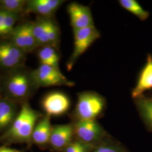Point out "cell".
<instances>
[{"label": "cell", "instance_id": "7a4b0ae2", "mask_svg": "<svg viewBox=\"0 0 152 152\" xmlns=\"http://www.w3.org/2000/svg\"><path fill=\"white\" fill-rule=\"evenodd\" d=\"M39 114L24 104L8 131V135L19 141H27L32 136Z\"/></svg>", "mask_w": 152, "mask_h": 152}, {"label": "cell", "instance_id": "d4e9b609", "mask_svg": "<svg viewBox=\"0 0 152 152\" xmlns=\"http://www.w3.org/2000/svg\"><path fill=\"white\" fill-rule=\"evenodd\" d=\"M88 151V147L85 144H82L81 147L77 152H87Z\"/></svg>", "mask_w": 152, "mask_h": 152}, {"label": "cell", "instance_id": "6da1fadb", "mask_svg": "<svg viewBox=\"0 0 152 152\" xmlns=\"http://www.w3.org/2000/svg\"><path fill=\"white\" fill-rule=\"evenodd\" d=\"M2 85L8 98L14 101L26 99L36 88L32 72H29L21 67L12 69L6 75Z\"/></svg>", "mask_w": 152, "mask_h": 152}, {"label": "cell", "instance_id": "7402d4cb", "mask_svg": "<svg viewBox=\"0 0 152 152\" xmlns=\"http://www.w3.org/2000/svg\"><path fill=\"white\" fill-rule=\"evenodd\" d=\"M82 144H83L77 142L71 144L67 147L66 149V152H77L81 147Z\"/></svg>", "mask_w": 152, "mask_h": 152}, {"label": "cell", "instance_id": "5bb4252c", "mask_svg": "<svg viewBox=\"0 0 152 152\" xmlns=\"http://www.w3.org/2000/svg\"><path fill=\"white\" fill-rule=\"evenodd\" d=\"M50 20L51 19L50 18L45 17L40 18L36 22L32 23L33 34L38 46L44 47L50 46L49 27Z\"/></svg>", "mask_w": 152, "mask_h": 152}, {"label": "cell", "instance_id": "ac0fdd59", "mask_svg": "<svg viewBox=\"0 0 152 152\" xmlns=\"http://www.w3.org/2000/svg\"><path fill=\"white\" fill-rule=\"evenodd\" d=\"M119 3L122 7L142 21L146 20L149 16V12L145 10L135 0H120Z\"/></svg>", "mask_w": 152, "mask_h": 152}, {"label": "cell", "instance_id": "d6986e66", "mask_svg": "<svg viewBox=\"0 0 152 152\" xmlns=\"http://www.w3.org/2000/svg\"><path fill=\"white\" fill-rule=\"evenodd\" d=\"M27 2L24 0H1L0 10L18 15L26 7Z\"/></svg>", "mask_w": 152, "mask_h": 152}, {"label": "cell", "instance_id": "cb8c5ba5", "mask_svg": "<svg viewBox=\"0 0 152 152\" xmlns=\"http://www.w3.org/2000/svg\"><path fill=\"white\" fill-rule=\"evenodd\" d=\"M4 15V11L0 10V36L1 34V31H2V28L3 25Z\"/></svg>", "mask_w": 152, "mask_h": 152}, {"label": "cell", "instance_id": "484cf974", "mask_svg": "<svg viewBox=\"0 0 152 152\" xmlns=\"http://www.w3.org/2000/svg\"><path fill=\"white\" fill-rule=\"evenodd\" d=\"M0 152H19L16 150L9 149V148H2L0 149Z\"/></svg>", "mask_w": 152, "mask_h": 152}, {"label": "cell", "instance_id": "9a60e30c", "mask_svg": "<svg viewBox=\"0 0 152 152\" xmlns=\"http://www.w3.org/2000/svg\"><path fill=\"white\" fill-rule=\"evenodd\" d=\"M52 128L50 116L47 115L36 125L33 132V140L38 144H45L50 141Z\"/></svg>", "mask_w": 152, "mask_h": 152}, {"label": "cell", "instance_id": "ba28073f", "mask_svg": "<svg viewBox=\"0 0 152 152\" xmlns=\"http://www.w3.org/2000/svg\"><path fill=\"white\" fill-rule=\"evenodd\" d=\"M42 106L49 116L60 115L68 110L70 107V101L63 93L51 92L44 98Z\"/></svg>", "mask_w": 152, "mask_h": 152}, {"label": "cell", "instance_id": "9c48e42d", "mask_svg": "<svg viewBox=\"0 0 152 152\" xmlns=\"http://www.w3.org/2000/svg\"><path fill=\"white\" fill-rule=\"evenodd\" d=\"M75 130L78 137L86 142L96 140L103 134L102 128L95 120H78Z\"/></svg>", "mask_w": 152, "mask_h": 152}, {"label": "cell", "instance_id": "ffe728a7", "mask_svg": "<svg viewBox=\"0 0 152 152\" xmlns=\"http://www.w3.org/2000/svg\"><path fill=\"white\" fill-rule=\"evenodd\" d=\"M20 27L26 44L27 52H30L38 47L36 40L33 34L32 24L26 23L20 25Z\"/></svg>", "mask_w": 152, "mask_h": 152}, {"label": "cell", "instance_id": "277c9868", "mask_svg": "<svg viewBox=\"0 0 152 152\" xmlns=\"http://www.w3.org/2000/svg\"><path fill=\"white\" fill-rule=\"evenodd\" d=\"M32 76L36 88L53 86L72 87L75 85L73 82L63 75L59 68L50 65L41 64L32 72Z\"/></svg>", "mask_w": 152, "mask_h": 152}, {"label": "cell", "instance_id": "3957f363", "mask_svg": "<svg viewBox=\"0 0 152 152\" xmlns=\"http://www.w3.org/2000/svg\"><path fill=\"white\" fill-rule=\"evenodd\" d=\"M105 101L103 97L93 92L78 94L76 115L79 120H95L103 110Z\"/></svg>", "mask_w": 152, "mask_h": 152}, {"label": "cell", "instance_id": "44dd1931", "mask_svg": "<svg viewBox=\"0 0 152 152\" xmlns=\"http://www.w3.org/2000/svg\"><path fill=\"white\" fill-rule=\"evenodd\" d=\"M18 16V15L4 11L3 25L1 36L11 34L15 28L14 26L17 21Z\"/></svg>", "mask_w": 152, "mask_h": 152}, {"label": "cell", "instance_id": "7c38bea8", "mask_svg": "<svg viewBox=\"0 0 152 152\" xmlns=\"http://www.w3.org/2000/svg\"><path fill=\"white\" fill-rule=\"evenodd\" d=\"M17 107L14 100L0 98V130L11 126L16 118Z\"/></svg>", "mask_w": 152, "mask_h": 152}, {"label": "cell", "instance_id": "603a6c76", "mask_svg": "<svg viewBox=\"0 0 152 152\" xmlns=\"http://www.w3.org/2000/svg\"><path fill=\"white\" fill-rule=\"evenodd\" d=\"M94 152H120L118 149L113 147L104 146L98 148Z\"/></svg>", "mask_w": 152, "mask_h": 152}, {"label": "cell", "instance_id": "2e32d148", "mask_svg": "<svg viewBox=\"0 0 152 152\" xmlns=\"http://www.w3.org/2000/svg\"><path fill=\"white\" fill-rule=\"evenodd\" d=\"M136 107L148 129L152 131V98L144 95L135 99Z\"/></svg>", "mask_w": 152, "mask_h": 152}, {"label": "cell", "instance_id": "52a82bcc", "mask_svg": "<svg viewBox=\"0 0 152 152\" xmlns=\"http://www.w3.org/2000/svg\"><path fill=\"white\" fill-rule=\"evenodd\" d=\"M67 9L73 31L94 26L91 11L88 6L73 2Z\"/></svg>", "mask_w": 152, "mask_h": 152}, {"label": "cell", "instance_id": "30bf717a", "mask_svg": "<svg viewBox=\"0 0 152 152\" xmlns=\"http://www.w3.org/2000/svg\"><path fill=\"white\" fill-rule=\"evenodd\" d=\"M152 89V56L147 55V63L139 75L136 86L131 92L132 97L135 99L144 95V93Z\"/></svg>", "mask_w": 152, "mask_h": 152}, {"label": "cell", "instance_id": "5b68a950", "mask_svg": "<svg viewBox=\"0 0 152 152\" xmlns=\"http://www.w3.org/2000/svg\"><path fill=\"white\" fill-rule=\"evenodd\" d=\"M74 49L66 66L71 70L76 61L96 39L100 37V33L95 26L73 31Z\"/></svg>", "mask_w": 152, "mask_h": 152}, {"label": "cell", "instance_id": "8992f818", "mask_svg": "<svg viewBox=\"0 0 152 152\" xmlns=\"http://www.w3.org/2000/svg\"><path fill=\"white\" fill-rule=\"evenodd\" d=\"M25 54L10 41L0 42V66L11 69L20 68L25 59Z\"/></svg>", "mask_w": 152, "mask_h": 152}, {"label": "cell", "instance_id": "8fae6325", "mask_svg": "<svg viewBox=\"0 0 152 152\" xmlns=\"http://www.w3.org/2000/svg\"><path fill=\"white\" fill-rule=\"evenodd\" d=\"M64 2L61 0H32L27 2L26 9L27 11L49 18Z\"/></svg>", "mask_w": 152, "mask_h": 152}, {"label": "cell", "instance_id": "e0dca14e", "mask_svg": "<svg viewBox=\"0 0 152 152\" xmlns=\"http://www.w3.org/2000/svg\"><path fill=\"white\" fill-rule=\"evenodd\" d=\"M38 56L41 64L59 68V56L54 47L50 46L42 47L38 51Z\"/></svg>", "mask_w": 152, "mask_h": 152}, {"label": "cell", "instance_id": "4fadbf2b", "mask_svg": "<svg viewBox=\"0 0 152 152\" xmlns=\"http://www.w3.org/2000/svg\"><path fill=\"white\" fill-rule=\"evenodd\" d=\"M73 127L71 125H59L52 128L50 142L58 149L66 146L71 141Z\"/></svg>", "mask_w": 152, "mask_h": 152}]
</instances>
